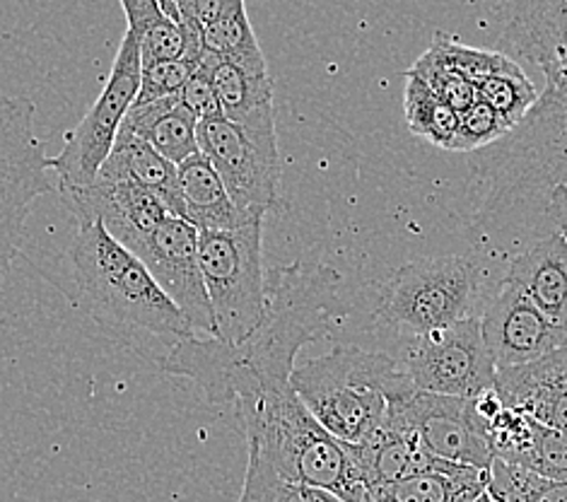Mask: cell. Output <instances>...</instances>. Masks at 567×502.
<instances>
[{
	"label": "cell",
	"mask_w": 567,
	"mask_h": 502,
	"mask_svg": "<svg viewBox=\"0 0 567 502\" xmlns=\"http://www.w3.org/2000/svg\"><path fill=\"white\" fill-rule=\"evenodd\" d=\"M341 276L323 264L295 262L266 270L264 317L245 341L227 346L210 336L174 338L157 368L186 377L213 406H237L266 389L290 385L295 358L331 331Z\"/></svg>",
	"instance_id": "cell-1"
},
{
	"label": "cell",
	"mask_w": 567,
	"mask_h": 502,
	"mask_svg": "<svg viewBox=\"0 0 567 502\" xmlns=\"http://www.w3.org/2000/svg\"><path fill=\"white\" fill-rule=\"evenodd\" d=\"M233 409L249 454L264 459L280 479L321 488L343 502H370L350 444L319 426L292 385L266 389Z\"/></svg>",
	"instance_id": "cell-2"
},
{
	"label": "cell",
	"mask_w": 567,
	"mask_h": 502,
	"mask_svg": "<svg viewBox=\"0 0 567 502\" xmlns=\"http://www.w3.org/2000/svg\"><path fill=\"white\" fill-rule=\"evenodd\" d=\"M69 256L78 307L100 327L116 334L153 336L162 346L194 334L151 270L106 233L102 223L80 227Z\"/></svg>",
	"instance_id": "cell-3"
},
{
	"label": "cell",
	"mask_w": 567,
	"mask_h": 502,
	"mask_svg": "<svg viewBox=\"0 0 567 502\" xmlns=\"http://www.w3.org/2000/svg\"><path fill=\"white\" fill-rule=\"evenodd\" d=\"M290 385L319 426L346 444L374 438L415 391L401 362L358 346H336L327 356L295 365Z\"/></svg>",
	"instance_id": "cell-4"
},
{
	"label": "cell",
	"mask_w": 567,
	"mask_h": 502,
	"mask_svg": "<svg viewBox=\"0 0 567 502\" xmlns=\"http://www.w3.org/2000/svg\"><path fill=\"white\" fill-rule=\"evenodd\" d=\"M471 165L488 186L491 208H509L556 186L567 188V92L546 88L505 139L471 153Z\"/></svg>",
	"instance_id": "cell-5"
},
{
	"label": "cell",
	"mask_w": 567,
	"mask_h": 502,
	"mask_svg": "<svg viewBox=\"0 0 567 502\" xmlns=\"http://www.w3.org/2000/svg\"><path fill=\"white\" fill-rule=\"evenodd\" d=\"M485 268L464 254L430 256L396 268L377 300V317L413 336L478 317Z\"/></svg>",
	"instance_id": "cell-6"
},
{
	"label": "cell",
	"mask_w": 567,
	"mask_h": 502,
	"mask_svg": "<svg viewBox=\"0 0 567 502\" xmlns=\"http://www.w3.org/2000/svg\"><path fill=\"white\" fill-rule=\"evenodd\" d=\"M198 264L213 311V338L241 344L266 309L264 221L198 233Z\"/></svg>",
	"instance_id": "cell-7"
},
{
	"label": "cell",
	"mask_w": 567,
	"mask_h": 502,
	"mask_svg": "<svg viewBox=\"0 0 567 502\" xmlns=\"http://www.w3.org/2000/svg\"><path fill=\"white\" fill-rule=\"evenodd\" d=\"M198 151L218 172L229 198L249 218H266L280 201L276 106L233 124L225 116L198 121Z\"/></svg>",
	"instance_id": "cell-8"
},
{
	"label": "cell",
	"mask_w": 567,
	"mask_h": 502,
	"mask_svg": "<svg viewBox=\"0 0 567 502\" xmlns=\"http://www.w3.org/2000/svg\"><path fill=\"white\" fill-rule=\"evenodd\" d=\"M34 102L0 92V283L16 262L24 223L37 198L49 194L47 141L34 131Z\"/></svg>",
	"instance_id": "cell-9"
},
{
	"label": "cell",
	"mask_w": 567,
	"mask_h": 502,
	"mask_svg": "<svg viewBox=\"0 0 567 502\" xmlns=\"http://www.w3.org/2000/svg\"><path fill=\"white\" fill-rule=\"evenodd\" d=\"M141 71L138 39L126 30L100 98L78 121V126L65 133L61 153L49 157L51 172L59 176L56 188H83L97 180L104 160L112 153L118 129L138 98Z\"/></svg>",
	"instance_id": "cell-10"
},
{
	"label": "cell",
	"mask_w": 567,
	"mask_h": 502,
	"mask_svg": "<svg viewBox=\"0 0 567 502\" xmlns=\"http://www.w3.org/2000/svg\"><path fill=\"white\" fill-rule=\"evenodd\" d=\"M401 368L417 391L462 399L493 389L497 375L478 317L413 336Z\"/></svg>",
	"instance_id": "cell-11"
},
{
	"label": "cell",
	"mask_w": 567,
	"mask_h": 502,
	"mask_svg": "<svg viewBox=\"0 0 567 502\" xmlns=\"http://www.w3.org/2000/svg\"><path fill=\"white\" fill-rule=\"evenodd\" d=\"M391 423L415 432L430 454L491 471L495 454L474 399L413 391L391 413Z\"/></svg>",
	"instance_id": "cell-12"
},
{
	"label": "cell",
	"mask_w": 567,
	"mask_h": 502,
	"mask_svg": "<svg viewBox=\"0 0 567 502\" xmlns=\"http://www.w3.org/2000/svg\"><path fill=\"white\" fill-rule=\"evenodd\" d=\"M133 254L169 300L179 307L194 334L213 338V311L198 264V229L179 215H167Z\"/></svg>",
	"instance_id": "cell-13"
},
{
	"label": "cell",
	"mask_w": 567,
	"mask_h": 502,
	"mask_svg": "<svg viewBox=\"0 0 567 502\" xmlns=\"http://www.w3.org/2000/svg\"><path fill=\"white\" fill-rule=\"evenodd\" d=\"M478 319L497 370L517 368L567 348V329L553 324L529 297L507 283L485 303Z\"/></svg>",
	"instance_id": "cell-14"
},
{
	"label": "cell",
	"mask_w": 567,
	"mask_h": 502,
	"mask_svg": "<svg viewBox=\"0 0 567 502\" xmlns=\"http://www.w3.org/2000/svg\"><path fill=\"white\" fill-rule=\"evenodd\" d=\"M59 198L80 227L102 223L106 233L128 252L172 215L153 194L131 182L94 180L83 188H59Z\"/></svg>",
	"instance_id": "cell-15"
},
{
	"label": "cell",
	"mask_w": 567,
	"mask_h": 502,
	"mask_svg": "<svg viewBox=\"0 0 567 502\" xmlns=\"http://www.w3.org/2000/svg\"><path fill=\"white\" fill-rule=\"evenodd\" d=\"M505 42L548 78V88L567 80V0H499Z\"/></svg>",
	"instance_id": "cell-16"
},
{
	"label": "cell",
	"mask_w": 567,
	"mask_h": 502,
	"mask_svg": "<svg viewBox=\"0 0 567 502\" xmlns=\"http://www.w3.org/2000/svg\"><path fill=\"white\" fill-rule=\"evenodd\" d=\"M493 389L509 409L567 432V348L517 368L497 370Z\"/></svg>",
	"instance_id": "cell-17"
},
{
	"label": "cell",
	"mask_w": 567,
	"mask_h": 502,
	"mask_svg": "<svg viewBox=\"0 0 567 502\" xmlns=\"http://www.w3.org/2000/svg\"><path fill=\"white\" fill-rule=\"evenodd\" d=\"M503 283L524 293L553 324L567 329V237L550 233L517 254Z\"/></svg>",
	"instance_id": "cell-18"
},
{
	"label": "cell",
	"mask_w": 567,
	"mask_h": 502,
	"mask_svg": "<svg viewBox=\"0 0 567 502\" xmlns=\"http://www.w3.org/2000/svg\"><path fill=\"white\" fill-rule=\"evenodd\" d=\"M177 196H179V218L192 223L198 233H213V229H237L254 221L241 213L218 172L213 170L204 155H194L177 167Z\"/></svg>",
	"instance_id": "cell-19"
},
{
	"label": "cell",
	"mask_w": 567,
	"mask_h": 502,
	"mask_svg": "<svg viewBox=\"0 0 567 502\" xmlns=\"http://www.w3.org/2000/svg\"><path fill=\"white\" fill-rule=\"evenodd\" d=\"M97 180L136 184L143 192L153 194L172 215H179L177 165H172L155 147L124 129H118L112 153L104 160Z\"/></svg>",
	"instance_id": "cell-20"
},
{
	"label": "cell",
	"mask_w": 567,
	"mask_h": 502,
	"mask_svg": "<svg viewBox=\"0 0 567 502\" xmlns=\"http://www.w3.org/2000/svg\"><path fill=\"white\" fill-rule=\"evenodd\" d=\"M121 129L155 147L162 157L177 167L200 153L196 139L198 119L182 104L179 94L177 98L133 104Z\"/></svg>",
	"instance_id": "cell-21"
},
{
	"label": "cell",
	"mask_w": 567,
	"mask_h": 502,
	"mask_svg": "<svg viewBox=\"0 0 567 502\" xmlns=\"http://www.w3.org/2000/svg\"><path fill=\"white\" fill-rule=\"evenodd\" d=\"M491 471L442 461V467L372 488L370 502H478L488 493Z\"/></svg>",
	"instance_id": "cell-22"
},
{
	"label": "cell",
	"mask_w": 567,
	"mask_h": 502,
	"mask_svg": "<svg viewBox=\"0 0 567 502\" xmlns=\"http://www.w3.org/2000/svg\"><path fill=\"white\" fill-rule=\"evenodd\" d=\"M204 47L213 57L241 71L266 75L268 63L249 20L247 0H220L213 20L204 27Z\"/></svg>",
	"instance_id": "cell-23"
},
{
	"label": "cell",
	"mask_w": 567,
	"mask_h": 502,
	"mask_svg": "<svg viewBox=\"0 0 567 502\" xmlns=\"http://www.w3.org/2000/svg\"><path fill=\"white\" fill-rule=\"evenodd\" d=\"M200 65L206 68L215 94H218L223 116L233 124H245L247 119L256 116L264 110L274 106V78L271 73L254 75L241 71V68L227 63L218 57H213L210 51L204 53Z\"/></svg>",
	"instance_id": "cell-24"
},
{
	"label": "cell",
	"mask_w": 567,
	"mask_h": 502,
	"mask_svg": "<svg viewBox=\"0 0 567 502\" xmlns=\"http://www.w3.org/2000/svg\"><path fill=\"white\" fill-rule=\"evenodd\" d=\"M409 73L421 78L423 83L435 92L444 104H450L456 114L466 112L471 104L478 102V90L471 83L462 68H458L452 53V37L447 34L437 32L430 49L415 61Z\"/></svg>",
	"instance_id": "cell-25"
},
{
	"label": "cell",
	"mask_w": 567,
	"mask_h": 502,
	"mask_svg": "<svg viewBox=\"0 0 567 502\" xmlns=\"http://www.w3.org/2000/svg\"><path fill=\"white\" fill-rule=\"evenodd\" d=\"M403 112H406L409 129L423 135L432 145L454 153L458 114L450 104H444L421 78L406 73V90H403Z\"/></svg>",
	"instance_id": "cell-26"
},
{
	"label": "cell",
	"mask_w": 567,
	"mask_h": 502,
	"mask_svg": "<svg viewBox=\"0 0 567 502\" xmlns=\"http://www.w3.org/2000/svg\"><path fill=\"white\" fill-rule=\"evenodd\" d=\"M476 90L478 100L503 116L512 129H515L538 102V92L534 83L509 57L499 61L495 71L485 75L476 85Z\"/></svg>",
	"instance_id": "cell-27"
},
{
	"label": "cell",
	"mask_w": 567,
	"mask_h": 502,
	"mask_svg": "<svg viewBox=\"0 0 567 502\" xmlns=\"http://www.w3.org/2000/svg\"><path fill=\"white\" fill-rule=\"evenodd\" d=\"M493 502H567V481H548L522 467L495 459L488 479Z\"/></svg>",
	"instance_id": "cell-28"
},
{
	"label": "cell",
	"mask_w": 567,
	"mask_h": 502,
	"mask_svg": "<svg viewBox=\"0 0 567 502\" xmlns=\"http://www.w3.org/2000/svg\"><path fill=\"white\" fill-rule=\"evenodd\" d=\"M237 502H343L336 495L305 483H290L266 464L264 459L249 454L245 488Z\"/></svg>",
	"instance_id": "cell-29"
},
{
	"label": "cell",
	"mask_w": 567,
	"mask_h": 502,
	"mask_svg": "<svg viewBox=\"0 0 567 502\" xmlns=\"http://www.w3.org/2000/svg\"><path fill=\"white\" fill-rule=\"evenodd\" d=\"M515 467H522L548 481H567V432L534 420L532 440Z\"/></svg>",
	"instance_id": "cell-30"
},
{
	"label": "cell",
	"mask_w": 567,
	"mask_h": 502,
	"mask_svg": "<svg viewBox=\"0 0 567 502\" xmlns=\"http://www.w3.org/2000/svg\"><path fill=\"white\" fill-rule=\"evenodd\" d=\"M512 131L507 121L491 110L485 102L471 104L466 112L458 114V129H456V143L454 153H478L483 147L497 143L499 139Z\"/></svg>",
	"instance_id": "cell-31"
},
{
	"label": "cell",
	"mask_w": 567,
	"mask_h": 502,
	"mask_svg": "<svg viewBox=\"0 0 567 502\" xmlns=\"http://www.w3.org/2000/svg\"><path fill=\"white\" fill-rule=\"evenodd\" d=\"M198 65H200V61L182 57V59L143 68V71H141V90H138V98L133 104L155 102V100H162V98H177L182 88L186 85V80L194 75Z\"/></svg>",
	"instance_id": "cell-32"
},
{
	"label": "cell",
	"mask_w": 567,
	"mask_h": 502,
	"mask_svg": "<svg viewBox=\"0 0 567 502\" xmlns=\"http://www.w3.org/2000/svg\"><path fill=\"white\" fill-rule=\"evenodd\" d=\"M179 100L192 112L198 121H208V119H220L223 110L218 102V94H215L213 80L204 65H198L194 75L186 80V85L179 92Z\"/></svg>",
	"instance_id": "cell-33"
},
{
	"label": "cell",
	"mask_w": 567,
	"mask_h": 502,
	"mask_svg": "<svg viewBox=\"0 0 567 502\" xmlns=\"http://www.w3.org/2000/svg\"><path fill=\"white\" fill-rule=\"evenodd\" d=\"M174 6H177L182 20L206 27L218 10L220 0H174Z\"/></svg>",
	"instance_id": "cell-34"
},
{
	"label": "cell",
	"mask_w": 567,
	"mask_h": 502,
	"mask_svg": "<svg viewBox=\"0 0 567 502\" xmlns=\"http://www.w3.org/2000/svg\"><path fill=\"white\" fill-rule=\"evenodd\" d=\"M546 213L548 218L556 223L558 233L567 237V188L556 186L546 198Z\"/></svg>",
	"instance_id": "cell-35"
},
{
	"label": "cell",
	"mask_w": 567,
	"mask_h": 502,
	"mask_svg": "<svg viewBox=\"0 0 567 502\" xmlns=\"http://www.w3.org/2000/svg\"><path fill=\"white\" fill-rule=\"evenodd\" d=\"M157 3H159V8H162V10L167 12V16H169L172 20H177V22L182 20V18H179V10H177V6H174V0H157Z\"/></svg>",
	"instance_id": "cell-36"
},
{
	"label": "cell",
	"mask_w": 567,
	"mask_h": 502,
	"mask_svg": "<svg viewBox=\"0 0 567 502\" xmlns=\"http://www.w3.org/2000/svg\"><path fill=\"white\" fill-rule=\"evenodd\" d=\"M558 90H560V92H567V80H565V83H563Z\"/></svg>",
	"instance_id": "cell-37"
}]
</instances>
